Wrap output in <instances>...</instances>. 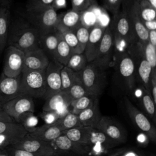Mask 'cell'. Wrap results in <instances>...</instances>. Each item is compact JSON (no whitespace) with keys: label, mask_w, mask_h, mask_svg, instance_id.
Wrapping results in <instances>:
<instances>
[{"label":"cell","mask_w":156,"mask_h":156,"mask_svg":"<svg viewBox=\"0 0 156 156\" xmlns=\"http://www.w3.org/2000/svg\"><path fill=\"white\" fill-rule=\"evenodd\" d=\"M121 0H104V7L115 15L120 11Z\"/></svg>","instance_id":"41"},{"label":"cell","mask_w":156,"mask_h":156,"mask_svg":"<svg viewBox=\"0 0 156 156\" xmlns=\"http://www.w3.org/2000/svg\"><path fill=\"white\" fill-rule=\"evenodd\" d=\"M27 131L22 124L16 122H0V135H7L18 140L23 138Z\"/></svg>","instance_id":"26"},{"label":"cell","mask_w":156,"mask_h":156,"mask_svg":"<svg viewBox=\"0 0 156 156\" xmlns=\"http://www.w3.org/2000/svg\"><path fill=\"white\" fill-rule=\"evenodd\" d=\"M105 27L98 24L91 27L88 40L83 52L88 62L94 60Z\"/></svg>","instance_id":"16"},{"label":"cell","mask_w":156,"mask_h":156,"mask_svg":"<svg viewBox=\"0 0 156 156\" xmlns=\"http://www.w3.org/2000/svg\"><path fill=\"white\" fill-rule=\"evenodd\" d=\"M114 40L111 27H105L97 54L93 60L98 66L104 71L110 67L114 56Z\"/></svg>","instance_id":"10"},{"label":"cell","mask_w":156,"mask_h":156,"mask_svg":"<svg viewBox=\"0 0 156 156\" xmlns=\"http://www.w3.org/2000/svg\"><path fill=\"white\" fill-rule=\"evenodd\" d=\"M63 65L55 60H50L45 69L46 90L43 96L44 100L61 91L60 71Z\"/></svg>","instance_id":"13"},{"label":"cell","mask_w":156,"mask_h":156,"mask_svg":"<svg viewBox=\"0 0 156 156\" xmlns=\"http://www.w3.org/2000/svg\"><path fill=\"white\" fill-rule=\"evenodd\" d=\"M140 46L145 59L150 64L152 68V72L156 71V48L152 46L149 42L141 44L137 41Z\"/></svg>","instance_id":"35"},{"label":"cell","mask_w":156,"mask_h":156,"mask_svg":"<svg viewBox=\"0 0 156 156\" xmlns=\"http://www.w3.org/2000/svg\"><path fill=\"white\" fill-rule=\"evenodd\" d=\"M57 30L62 34L63 40L70 48L72 53H79V43L74 31L63 28H57Z\"/></svg>","instance_id":"36"},{"label":"cell","mask_w":156,"mask_h":156,"mask_svg":"<svg viewBox=\"0 0 156 156\" xmlns=\"http://www.w3.org/2000/svg\"><path fill=\"white\" fill-rule=\"evenodd\" d=\"M95 0H71L72 9L83 12L94 4Z\"/></svg>","instance_id":"39"},{"label":"cell","mask_w":156,"mask_h":156,"mask_svg":"<svg viewBox=\"0 0 156 156\" xmlns=\"http://www.w3.org/2000/svg\"><path fill=\"white\" fill-rule=\"evenodd\" d=\"M149 86L151 97L154 103L156 104V71H152L151 73L149 80Z\"/></svg>","instance_id":"43"},{"label":"cell","mask_w":156,"mask_h":156,"mask_svg":"<svg viewBox=\"0 0 156 156\" xmlns=\"http://www.w3.org/2000/svg\"><path fill=\"white\" fill-rule=\"evenodd\" d=\"M63 133L73 141L89 146L99 145L108 149L118 144L95 127L80 126L65 130Z\"/></svg>","instance_id":"3"},{"label":"cell","mask_w":156,"mask_h":156,"mask_svg":"<svg viewBox=\"0 0 156 156\" xmlns=\"http://www.w3.org/2000/svg\"><path fill=\"white\" fill-rule=\"evenodd\" d=\"M71 102L66 91H60L45 100L43 111L44 112H57L60 114V112L66 110V109L69 107Z\"/></svg>","instance_id":"19"},{"label":"cell","mask_w":156,"mask_h":156,"mask_svg":"<svg viewBox=\"0 0 156 156\" xmlns=\"http://www.w3.org/2000/svg\"><path fill=\"white\" fill-rule=\"evenodd\" d=\"M10 146L43 156H60L52 146L27 133L23 138Z\"/></svg>","instance_id":"9"},{"label":"cell","mask_w":156,"mask_h":156,"mask_svg":"<svg viewBox=\"0 0 156 156\" xmlns=\"http://www.w3.org/2000/svg\"><path fill=\"white\" fill-rule=\"evenodd\" d=\"M119 156H143L140 153L134 151H127L122 152Z\"/></svg>","instance_id":"50"},{"label":"cell","mask_w":156,"mask_h":156,"mask_svg":"<svg viewBox=\"0 0 156 156\" xmlns=\"http://www.w3.org/2000/svg\"><path fill=\"white\" fill-rule=\"evenodd\" d=\"M140 90L141 92V96L140 98V102L147 115L152 118L154 121H155V104L154 103L151 94L142 86L140 85Z\"/></svg>","instance_id":"31"},{"label":"cell","mask_w":156,"mask_h":156,"mask_svg":"<svg viewBox=\"0 0 156 156\" xmlns=\"http://www.w3.org/2000/svg\"><path fill=\"white\" fill-rule=\"evenodd\" d=\"M147 1L152 7L156 9V0H145Z\"/></svg>","instance_id":"52"},{"label":"cell","mask_w":156,"mask_h":156,"mask_svg":"<svg viewBox=\"0 0 156 156\" xmlns=\"http://www.w3.org/2000/svg\"><path fill=\"white\" fill-rule=\"evenodd\" d=\"M23 18L38 31L40 36L56 30L58 13L52 5L26 10Z\"/></svg>","instance_id":"2"},{"label":"cell","mask_w":156,"mask_h":156,"mask_svg":"<svg viewBox=\"0 0 156 156\" xmlns=\"http://www.w3.org/2000/svg\"><path fill=\"white\" fill-rule=\"evenodd\" d=\"M72 54L73 53L70 48L65 41L62 36V34H60L59 41L55 53L54 60H57L58 63L63 65V66H66Z\"/></svg>","instance_id":"30"},{"label":"cell","mask_w":156,"mask_h":156,"mask_svg":"<svg viewBox=\"0 0 156 156\" xmlns=\"http://www.w3.org/2000/svg\"><path fill=\"white\" fill-rule=\"evenodd\" d=\"M61 91L68 89L73 83L80 79V72H76L66 66H63L60 71Z\"/></svg>","instance_id":"28"},{"label":"cell","mask_w":156,"mask_h":156,"mask_svg":"<svg viewBox=\"0 0 156 156\" xmlns=\"http://www.w3.org/2000/svg\"><path fill=\"white\" fill-rule=\"evenodd\" d=\"M95 128L102 131L107 136L117 143L123 142L126 139V136L121 128L110 117L102 116L99 123Z\"/></svg>","instance_id":"18"},{"label":"cell","mask_w":156,"mask_h":156,"mask_svg":"<svg viewBox=\"0 0 156 156\" xmlns=\"http://www.w3.org/2000/svg\"><path fill=\"white\" fill-rule=\"evenodd\" d=\"M0 156H8V155L4 149H0Z\"/></svg>","instance_id":"53"},{"label":"cell","mask_w":156,"mask_h":156,"mask_svg":"<svg viewBox=\"0 0 156 156\" xmlns=\"http://www.w3.org/2000/svg\"><path fill=\"white\" fill-rule=\"evenodd\" d=\"M87 59L83 53L73 54L66 66L76 72H80L88 64Z\"/></svg>","instance_id":"33"},{"label":"cell","mask_w":156,"mask_h":156,"mask_svg":"<svg viewBox=\"0 0 156 156\" xmlns=\"http://www.w3.org/2000/svg\"><path fill=\"white\" fill-rule=\"evenodd\" d=\"M63 132L54 123L45 124L40 127H38L30 133L31 135L51 144L54 140L61 135Z\"/></svg>","instance_id":"22"},{"label":"cell","mask_w":156,"mask_h":156,"mask_svg":"<svg viewBox=\"0 0 156 156\" xmlns=\"http://www.w3.org/2000/svg\"><path fill=\"white\" fill-rule=\"evenodd\" d=\"M2 109L16 122H18L20 116L24 113L35 111V105L33 98L21 94L7 102L2 106Z\"/></svg>","instance_id":"11"},{"label":"cell","mask_w":156,"mask_h":156,"mask_svg":"<svg viewBox=\"0 0 156 156\" xmlns=\"http://www.w3.org/2000/svg\"><path fill=\"white\" fill-rule=\"evenodd\" d=\"M0 122H14L13 119L9 116L0 107Z\"/></svg>","instance_id":"48"},{"label":"cell","mask_w":156,"mask_h":156,"mask_svg":"<svg viewBox=\"0 0 156 156\" xmlns=\"http://www.w3.org/2000/svg\"><path fill=\"white\" fill-rule=\"evenodd\" d=\"M49 61L45 52L38 47L24 53L23 69L44 70L46 68Z\"/></svg>","instance_id":"17"},{"label":"cell","mask_w":156,"mask_h":156,"mask_svg":"<svg viewBox=\"0 0 156 156\" xmlns=\"http://www.w3.org/2000/svg\"><path fill=\"white\" fill-rule=\"evenodd\" d=\"M12 0H0V7L10 9Z\"/></svg>","instance_id":"51"},{"label":"cell","mask_w":156,"mask_h":156,"mask_svg":"<svg viewBox=\"0 0 156 156\" xmlns=\"http://www.w3.org/2000/svg\"><path fill=\"white\" fill-rule=\"evenodd\" d=\"M54 122L63 132L80 126L77 115L71 112H66Z\"/></svg>","instance_id":"29"},{"label":"cell","mask_w":156,"mask_h":156,"mask_svg":"<svg viewBox=\"0 0 156 156\" xmlns=\"http://www.w3.org/2000/svg\"><path fill=\"white\" fill-rule=\"evenodd\" d=\"M34 113L26 112L23 113L20 118L18 123L23 125L28 133H30L36 128L37 119L33 115Z\"/></svg>","instance_id":"38"},{"label":"cell","mask_w":156,"mask_h":156,"mask_svg":"<svg viewBox=\"0 0 156 156\" xmlns=\"http://www.w3.org/2000/svg\"><path fill=\"white\" fill-rule=\"evenodd\" d=\"M24 52L11 46H7L2 73L7 76L16 77L24 68Z\"/></svg>","instance_id":"12"},{"label":"cell","mask_w":156,"mask_h":156,"mask_svg":"<svg viewBox=\"0 0 156 156\" xmlns=\"http://www.w3.org/2000/svg\"><path fill=\"white\" fill-rule=\"evenodd\" d=\"M21 74L16 77L5 76L2 72L0 75V107L21 94L20 91Z\"/></svg>","instance_id":"14"},{"label":"cell","mask_w":156,"mask_h":156,"mask_svg":"<svg viewBox=\"0 0 156 156\" xmlns=\"http://www.w3.org/2000/svg\"><path fill=\"white\" fill-rule=\"evenodd\" d=\"M114 67L118 78L122 82L126 90L132 92L136 86V76L133 60L127 52L124 51L113 56Z\"/></svg>","instance_id":"6"},{"label":"cell","mask_w":156,"mask_h":156,"mask_svg":"<svg viewBox=\"0 0 156 156\" xmlns=\"http://www.w3.org/2000/svg\"><path fill=\"white\" fill-rule=\"evenodd\" d=\"M60 33L56 30L41 35L38 41V47L48 55L49 60H54L56 48L59 41Z\"/></svg>","instance_id":"21"},{"label":"cell","mask_w":156,"mask_h":156,"mask_svg":"<svg viewBox=\"0 0 156 156\" xmlns=\"http://www.w3.org/2000/svg\"><path fill=\"white\" fill-rule=\"evenodd\" d=\"M98 97L87 94L71 102L69 106L72 107V113L78 115L83 110L90 107Z\"/></svg>","instance_id":"32"},{"label":"cell","mask_w":156,"mask_h":156,"mask_svg":"<svg viewBox=\"0 0 156 156\" xmlns=\"http://www.w3.org/2000/svg\"><path fill=\"white\" fill-rule=\"evenodd\" d=\"M138 0H121V5H122V10L126 9L129 7L130 5L134 4Z\"/></svg>","instance_id":"49"},{"label":"cell","mask_w":156,"mask_h":156,"mask_svg":"<svg viewBox=\"0 0 156 156\" xmlns=\"http://www.w3.org/2000/svg\"><path fill=\"white\" fill-rule=\"evenodd\" d=\"M65 91L67 93L71 101H73L87 94L82 84L81 79L76 82L68 89Z\"/></svg>","instance_id":"37"},{"label":"cell","mask_w":156,"mask_h":156,"mask_svg":"<svg viewBox=\"0 0 156 156\" xmlns=\"http://www.w3.org/2000/svg\"><path fill=\"white\" fill-rule=\"evenodd\" d=\"M124 102L126 112L135 125L152 142L156 141V129L147 117L138 109L127 96H124Z\"/></svg>","instance_id":"8"},{"label":"cell","mask_w":156,"mask_h":156,"mask_svg":"<svg viewBox=\"0 0 156 156\" xmlns=\"http://www.w3.org/2000/svg\"><path fill=\"white\" fill-rule=\"evenodd\" d=\"M90 27H88L83 24H80L73 31L75 33L79 43V53H83L87 43Z\"/></svg>","instance_id":"34"},{"label":"cell","mask_w":156,"mask_h":156,"mask_svg":"<svg viewBox=\"0 0 156 156\" xmlns=\"http://www.w3.org/2000/svg\"><path fill=\"white\" fill-rule=\"evenodd\" d=\"M127 51L134 63L136 81L150 93L149 80L152 73V68L150 64L145 59L138 43L129 46Z\"/></svg>","instance_id":"7"},{"label":"cell","mask_w":156,"mask_h":156,"mask_svg":"<svg viewBox=\"0 0 156 156\" xmlns=\"http://www.w3.org/2000/svg\"><path fill=\"white\" fill-rule=\"evenodd\" d=\"M10 24V10L5 7H0V53H1L7 46Z\"/></svg>","instance_id":"25"},{"label":"cell","mask_w":156,"mask_h":156,"mask_svg":"<svg viewBox=\"0 0 156 156\" xmlns=\"http://www.w3.org/2000/svg\"><path fill=\"white\" fill-rule=\"evenodd\" d=\"M53 1L54 0H29L26 5V10L51 5Z\"/></svg>","instance_id":"42"},{"label":"cell","mask_w":156,"mask_h":156,"mask_svg":"<svg viewBox=\"0 0 156 156\" xmlns=\"http://www.w3.org/2000/svg\"><path fill=\"white\" fill-rule=\"evenodd\" d=\"M83 12H77L73 9L58 14L57 28L68 29L74 30L82 24V15Z\"/></svg>","instance_id":"24"},{"label":"cell","mask_w":156,"mask_h":156,"mask_svg":"<svg viewBox=\"0 0 156 156\" xmlns=\"http://www.w3.org/2000/svg\"><path fill=\"white\" fill-rule=\"evenodd\" d=\"M122 10L124 11L127 13L137 37L138 41L141 44L147 43L148 30L144 27L141 20L137 15L133 4L127 9Z\"/></svg>","instance_id":"23"},{"label":"cell","mask_w":156,"mask_h":156,"mask_svg":"<svg viewBox=\"0 0 156 156\" xmlns=\"http://www.w3.org/2000/svg\"><path fill=\"white\" fill-rule=\"evenodd\" d=\"M40 37L38 31L22 18L10 24L7 46H13L25 53L38 47Z\"/></svg>","instance_id":"1"},{"label":"cell","mask_w":156,"mask_h":156,"mask_svg":"<svg viewBox=\"0 0 156 156\" xmlns=\"http://www.w3.org/2000/svg\"><path fill=\"white\" fill-rule=\"evenodd\" d=\"M144 27L149 31L152 30H156V20L152 21H141Z\"/></svg>","instance_id":"47"},{"label":"cell","mask_w":156,"mask_h":156,"mask_svg":"<svg viewBox=\"0 0 156 156\" xmlns=\"http://www.w3.org/2000/svg\"><path fill=\"white\" fill-rule=\"evenodd\" d=\"M77 116L80 126L96 127L102 117L99 107L98 98L90 107L79 113Z\"/></svg>","instance_id":"20"},{"label":"cell","mask_w":156,"mask_h":156,"mask_svg":"<svg viewBox=\"0 0 156 156\" xmlns=\"http://www.w3.org/2000/svg\"><path fill=\"white\" fill-rule=\"evenodd\" d=\"M45 90V69H23L21 73V94L43 99Z\"/></svg>","instance_id":"5"},{"label":"cell","mask_w":156,"mask_h":156,"mask_svg":"<svg viewBox=\"0 0 156 156\" xmlns=\"http://www.w3.org/2000/svg\"><path fill=\"white\" fill-rule=\"evenodd\" d=\"M148 42L156 48V30L148 31Z\"/></svg>","instance_id":"46"},{"label":"cell","mask_w":156,"mask_h":156,"mask_svg":"<svg viewBox=\"0 0 156 156\" xmlns=\"http://www.w3.org/2000/svg\"><path fill=\"white\" fill-rule=\"evenodd\" d=\"M133 5L141 21L156 20V9L145 0H138L133 4Z\"/></svg>","instance_id":"27"},{"label":"cell","mask_w":156,"mask_h":156,"mask_svg":"<svg viewBox=\"0 0 156 156\" xmlns=\"http://www.w3.org/2000/svg\"><path fill=\"white\" fill-rule=\"evenodd\" d=\"M52 7L55 9L57 10L62 8H65L66 6V0H54L51 4Z\"/></svg>","instance_id":"45"},{"label":"cell","mask_w":156,"mask_h":156,"mask_svg":"<svg viewBox=\"0 0 156 156\" xmlns=\"http://www.w3.org/2000/svg\"><path fill=\"white\" fill-rule=\"evenodd\" d=\"M51 144L56 152L59 151L79 155H86L91 150L90 146L73 141L63 133L54 140Z\"/></svg>","instance_id":"15"},{"label":"cell","mask_w":156,"mask_h":156,"mask_svg":"<svg viewBox=\"0 0 156 156\" xmlns=\"http://www.w3.org/2000/svg\"><path fill=\"white\" fill-rule=\"evenodd\" d=\"M17 141L18 140L14 138L4 135H0V149H4Z\"/></svg>","instance_id":"44"},{"label":"cell","mask_w":156,"mask_h":156,"mask_svg":"<svg viewBox=\"0 0 156 156\" xmlns=\"http://www.w3.org/2000/svg\"><path fill=\"white\" fill-rule=\"evenodd\" d=\"M4 151L7 153L8 156H43L24 150L15 148L10 145L4 148Z\"/></svg>","instance_id":"40"},{"label":"cell","mask_w":156,"mask_h":156,"mask_svg":"<svg viewBox=\"0 0 156 156\" xmlns=\"http://www.w3.org/2000/svg\"><path fill=\"white\" fill-rule=\"evenodd\" d=\"M80 79L86 93L98 97L107 84L106 71L100 68L94 62H88L80 72Z\"/></svg>","instance_id":"4"}]
</instances>
